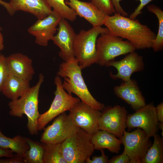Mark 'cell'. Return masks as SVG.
I'll return each mask as SVG.
<instances>
[{
	"instance_id": "cell-1",
	"label": "cell",
	"mask_w": 163,
	"mask_h": 163,
	"mask_svg": "<svg viewBox=\"0 0 163 163\" xmlns=\"http://www.w3.org/2000/svg\"><path fill=\"white\" fill-rule=\"evenodd\" d=\"M111 35L126 39L136 50L152 48L156 34L147 25L115 13L107 15L104 22Z\"/></svg>"
},
{
	"instance_id": "cell-2",
	"label": "cell",
	"mask_w": 163,
	"mask_h": 163,
	"mask_svg": "<svg viewBox=\"0 0 163 163\" xmlns=\"http://www.w3.org/2000/svg\"><path fill=\"white\" fill-rule=\"evenodd\" d=\"M82 70L74 58L60 64L57 75L64 78L62 86L69 94H74L92 108L102 111L104 105L97 101L90 93L83 78Z\"/></svg>"
},
{
	"instance_id": "cell-3",
	"label": "cell",
	"mask_w": 163,
	"mask_h": 163,
	"mask_svg": "<svg viewBox=\"0 0 163 163\" xmlns=\"http://www.w3.org/2000/svg\"><path fill=\"white\" fill-rule=\"evenodd\" d=\"M44 76L39 75V80L34 86L30 87L18 98L11 100L8 104L11 116L21 118L24 115L27 117V128L31 136L38 134L37 121L40 114L38 111V97Z\"/></svg>"
},
{
	"instance_id": "cell-4",
	"label": "cell",
	"mask_w": 163,
	"mask_h": 163,
	"mask_svg": "<svg viewBox=\"0 0 163 163\" xmlns=\"http://www.w3.org/2000/svg\"><path fill=\"white\" fill-rule=\"evenodd\" d=\"M109 32L107 27L97 26L93 27L88 30H82L76 34L74 44V54L82 69L97 63V39L100 34Z\"/></svg>"
},
{
	"instance_id": "cell-5",
	"label": "cell",
	"mask_w": 163,
	"mask_h": 163,
	"mask_svg": "<svg viewBox=\"0 0 163 163\" xmlns=\"http://www.w3.org/2000/svg\"><path fill=\"white\" fill-rule=\"evenodd\" d=\"M92 134L79 128L61 143L64 157L67 163H84L95 150Z\"/></svg>"
},
{
	"instance_id": "cell-6",
	"label": "cell",
	"mask_w": 163,
	"mask_h": 163,
	"mask_svg": "<svg viewBox=\"0 0 163 163\" xmlns=\"http://www.w3.org/2000/svg\"><path fill=\"white\" fill-rule=\"evenodd\" d=\"M97 60V63L106 67L117 57L135 51L136 49L128 40H124L109 32L98 37L96 42Z\"/></svg>"
},
{
	"instance_id": "cell-7",
	"label": "cell",
	"mask_w": 163,
	"mask_h": 163,
	"mask_svg": "<svg viewBox=\"0 0 163 163\" xmlns=\"http://www.w3.org/2000/svg\"><path fill=\"white\" fill-rule=\"evenodd\" d=\"M62 83L61 77L57 75L54 79L56 88L55 97L49 109L40 115L37 121L38 131L43 129L49 122L59 115L70 111L80 101L79 98L73 97L65 90Z\"/></svg>"
},
{
	"instance_id": "cell-8",
	"label": "cell",
	"mask_w": 163,
	"mask_h": 163,
	"mask_svg": "<svg viewBox=\"0 0 163 163\" xmlns=\"http://www.w3.org/2000/svg\"><path fill=\"white\" fill-rule=\"evenodd\" d=\"M120 140L129 158V163H141L152 144L145 132L139 128L131 132L125 130Z\"/></svg>"
},
{
	"instance_id": "cell-9",
	"label": "cell",
	"mask_w": 163,
	"mask_h": 163,
	"mask_svg": "<svg viewBox=\"0 0 163 163\" xmlns=\"http://www.w3.org/2000/svg\"><path fill=\"white\" fill-rule=\"evenodd\" d=\"M55 118L51 125L43 129L40 142L46 144L61 143L79 128L65 112Z\"/></svg>"
},
{
	"instance_id": "cell-10",
	"label": "cell",
	"mask_w": 163,
	"mask_h": 163,
	"mask_svg": "<svg viewBox=\"0 0 163 163\" xmlns=\"http://www.w3.org/2000/svg\"><path fill=\"white\" fill-rule=\"evenodd\" d=\"M99 119L100 129L112 133L121 139L127 127V112L125 107L119 105L105 107Z\"/></svg>"
},
{
	"instance_id": "cell-11",
	"label": "cell",
	"mask_w": 163,
	"mask_h": 163,
	"mask_svg": "<svg viewBox=\"0 0 163 163\" xmlns=\"http://www.w3.org/2000/svg\"><path fill=\"white\" fill-rule=\"evenodd\" d=\"M158 122L156 107L152 103L146 104L126 117L127 127L141 128L150 138L156 133Z\"/></svg>"
},
{
	"instance_id": "cell-12",
	"label": "cell",
	"mask_w": 163,
	"mask_h": 163,
	"mask_svg": "<svg viewBox=\"0 0 163 163\" xmlns=\"http://www.w3.org/2000/svg\"><path fill=\"white\" fill-rule=\"evenodd\" d=\"M101 113V111L80 101L69 111L68 115L75 125L93 134L100 129L98 121Z\"/></svg>"
},
{
	"instance_id": "cell-13",
	"label": "cell",
	"mask_w": 163,
	"mask_h": 163,
	"mask_svg": "<svg viewBox=\"0 0 163 163\" xmlns=\"http://www.w3.org/2000/svg\"><path fill=\"white\" fill-rule=\"evenodd\" d=\"M110 66L114 67L117 70L116 74L110 73V75L112 79H120L123 82L130 83L132 81L131 75L135 72L142 71L144 63L143 57L134 51L127 54L120 60L110 62L106 67Z\"/></svg>"
},
{
	"instance_id": "cell-14",
	"label": "cell",
	"mask_w": 163,
	"mask_h": 163,
	"mask_svg": "<svg viewBox=\"0 0 163 163\" xmlns=\"http://www.w3.org/2000/svg\"><path fill=\"white\" fill-rule=\"evenodd\" d=\"M62 18L55 11H52L47 17L37 20L28 29L29 33L35 37V43L43 46L48 45L56 32L57 27Z\"/></svg>"
},
{
	"instance_id": "cell-15",
	"label": "cell",
	"mask_w": 163,
	"mask_h": 163,
	"mask_svg": "<svg viewBox=\"0 0 163 163\" xmlns=\"http://www.w3.org/2000/svg\"><path fill=\"white\" fill-rule=\"evenodd\" d=\"M67 21L62 18L58 25V32L52 39L59 48V56L64 61L75 58L73 46L76 34Z\"/></svg>"
},
{
	"instance_id": "cell-16",
	"label": "cell",
	"mask_w": 163,
	"mask_h": 163,
	"mask_svg": "<svg viewBox=\"0 0 163 163\" xmlns=\"http://www.w3.org/2000/svg\"><path fill=\"white\" fill-rule=\"evenodd\" d=\"M115 94L124 101L136 111L146 104L145 99L136 80L132 79L130 83L124 82L113 88Z\"/></svg>"
},
{
	"instance_id": "cell-17",
	"label": "cell",
	"mask_w": 163,
	"mask_h": 163,
	"mask_svg": "<svg viewBox=\"0 0 163 163\" xmlns=\"http://www.w3.org/2000/svg\"><path fill=\"white\" fill-rule=\"evenodd\" d=\"M65 3L72 9L77 15L82 17L93 27L102 26L106 16L109 15L101 11L91 2L79 0H68Z\"/></svg>"
},
{
	"instance_id": "cell-18",
	"label": "cell",
	"mask_w": 163,
	"mask_h": 163,
	"mask_svg": "<svg viewBox=\"0 0 163 163\" xmlns=\"http://www.w3.org/2000/svg\"><path fill=\"white\" fill-rule=\"evenodd\" d=\"M9 72L30 81L34 74L32 60L20 53H14L6 57Z\"/></svg>"
},
{
	"instance_id": "cell-19",
	"label": "cell",
	"mask_w": 163,
	"mask_h": 163,
	"mask_svg": "<svg viewBox=\"0 0 163 163\" xmlns=\"http://www.w3.org/2000/svg\"><path fill=\"white\" fill-rule=\"evenodd\" d=\"M9 3L14 14L19 11L26 12L37 19L45 18L53 11L47 0H11Z\"/></svg>"
},
{
	"instance_id": "cell-20",
	"label": "cell",
	"mask_w": 163,
	"mask_h": 163,
	"mask_svg": "<svg viewBox=\"0 0 163 163\" xmlns=\"http://www.w3.org/2000/svg\"><path fill=\"white\" fill-rule=\"evenodd\" d=\"M30 87V81L9 72L1 92L11 100H14L20 97Z\"/></svg>"
},
{
	"instance_id": "cell-21",
	"label": "cell",
	"mask_w": 163,
	"mask_h": 163,
	"mask_svg": "<svg viewBox=\"0 0 163 163\" xmlns=\"http://www.w3.org/2000/svg\"><path fill=\"white\" fill-rule=\"evenodd\" d=\"M92 141L95 150L107 149L116 153H119L121 150V140L105 130L99 129L92 134Z\"/></svg>"
},
{
	"instance_id": "cell-22",
	"label": "cell",
	"mask_w": 163,
	"mask_h": 163,
	"mask_svg": "<svg viewBox=\"0 0 163 163\" xmlns=\"http://www.w3.org/2000/svg\"><path fill=\"white\" fill-rule=\"evenodd\" d=\"M0 147L11 150L23 158L29 146L26 137L18 135L12 138L8 137L2 133L0 128Z\"/></svg>"
},
{
	"instance_id": "cell-23",
	"label": "cell",
	"mask_w": 163,
	"mask_h": 163,
	"mask_svg": "<svg viewBox=\"0 0 163 163\" xmlns=\"http://www.w3.org/2000/svg\"><path fill=\"white\" fill-rule=\"evenodd\" d=\"M154 142L141 160V163H163V138L156 133Z\"/></svg>"
},
{
	"instance_id": "cell-24",
	"label": "cell",
	"mask_w": 163,
	"mask_h": 163,
	"mask_svg": "<svg viewBox=\"0 0 163 163\" xmlns=\"http://www.w3.org/2000/svg\"><path fill=\"white\" fill-rule=\"evenodd\" d=\"M29 149L24 154L23 158L25 163H43L44 149L42 144L26 137Z\"/></svg>"
},
{
	"instance_id": "cell-25",
	"label": "cell",
	"mask_w": 163,
	"mask_h": 163,
	"mask_svg": "<svg viewBox=\"0 0 163 163\" xmlns=\"http://www.w3.org/2000/svg\"><path fill=\"white\" fill-rule=\"evenodd\" d=\"M42 143L44 149L43 163H67L63 155L61 143Z\"/></svg>"
},
{
	"instance_id": "cell-26",
	"label": "cell",
	"mask_w": 163,
	"mask_h": 163,
	"mask_svg": "<svg viewBox=\"0 0 163 163\" xmlns=\"http://www.w3.org/2000/svg\"><path fill=\"white\" fill-rule=\"evenodd\" d=\"M149 11L155 15L158 21V32L154 40L152 47L155 52H157L163 48V11L160 8L154 5L147 7Z\"/></svg>"
},
{
	"instance_id": "cell-27",
	"label": "cell",
	"mask_w": 163,
	"mask_h": 163,
	"mask_svg": "<svg viewBox=\"0 0 163 163\" xmlns=\"http://www.w3.org/2000/svg\"><path fill=\"white\" fill-rule=\"evenodd\" d=\"M53 11L62 18L71 21H75L77 14L75 12L65 3V0H47Z\"/></svg>"
},
{
	"instance_id": "cell-28",
	"label": "cell",
	"mask_w": 163,
	"mask_h": 163,
	"mask_svg": "<svg viewBox=\"0 0 163 163\" xmlns=\"http://www.w3.org/2000/svg\"><path fill=\"white\" fill-rule=\"evenodd\" d=\"M91 2L101 11L108 15L116 13L111 0H91Z\"/></svg>"
},
{
	"instance_id": "cell-29",
	"label": "cell",
	"mask_w": 163,
	"mask_h": 163,
	"mask_svg": "<svg viewBox=\"0 0 163 163\" xmlns=\"http://www.w3.org/2000/svg\"><path fill=\"white\" fill-rule=\"evenodd\" d=\"M9 73L6 57L0 53V92L3 84Z\"/></svg>"
},
{
	"instance_id": "cell-30",
	"label": "cell",
	"mask_w": 163,
	"mask_h": 163,
	"mask_svg": "<svg viewBox=\"0 0 163 163\" xmlns=\"http://www.w3.org/2000/svg\"><path fill=\"white\" fill-rule=\"evenodd\" d=\"M101 154V156L93 157L92 159L90 158L88 159L86 163H109V160L108 157L106 156L104 153L103 149L100 150Z\"/></svg>"
},
{
	"instance_id": "cell-31",
	"label": "cell",
	"mask_w": 163,
	"mask_h": 163,
	"mask_svg": "<svg viewBox=\"0 0 163 163\" xmlns=\"http://www.w3.org/2000/svg\"><path fill=\"white\" fill-rule=\"evenodd\" d=\"M140 3L139 6L135 9L134 11L130 15L129 18L133 19H135L136 18L142 13V10L144 7L149 3L153 0H139Z\"/></svg>"
},
{
	"instance_id": "cell-32",
	"label": "cell",
	"mask_w": 163,
	"mask_h": 163,
	"mask_svg": "<svg viewBox=\"0 0 163 163\" xmlns=\"http://www.w3.org/2000/svg\"><path fill=\"white\" fill-rule=\"evenodd\" d=\"M129 160L128 155L123 151L121 154L113 156L109 160V163H129Z\"/></svg>"
},
{
	"instance_id": "cell-33",
	"label": "cell",
	"mask_w": 163,
	"mask_h": 163,
	"mask_svg": "<svg viewBox=\"0 0 163 163\" xmlns=\"http://www.w3.org/2000/svg\"><path fill=\"white\" fill-rule=\"evenodd\" d=\"M0 163H25L23 157L16 154L5 159H0Z\"/></svg>"
},
{
	"instance_id": "cell-34",
	"label": "cell",
	"mask_w": 163,
	"mask_h": 163,
	"mask_svg": "<svg viewBox=\"0 0 163 163\" xmlns=\"http://www.w3.org/2000/svg\"><path fill=\"white\" fill-rule=\"evenodd\" d=\"M122 0H111L113 5L116 13L121 15L126 16L128 15L127 13L123 8L120 4V2Z\"/></svg>"
},
{
	"instance_id": "cell-35",
	"label": "cell",
	"mask_w": 163,
	"mask_h": 163,
	"mask_svg": "<svg viewBox=\"0 0 163 163\" xmlns=\"http://www.w3.org/2000/svg\"><path fill=\"white\" fill-rule=\"evenodd\" d=\"M156 114L158 122L163 123V103L161 102L156 107Z\"/></svg>"
},
{
	"instance_id": "cell-36",
	"label": "cell",
	"mask_w": 163,
	"mask_h": 163,
	"mask_svg": "<svg viewBox=\"0 0 163 163\" xmlns=\"http://www.w3.org/2000/svg\"><path fill=\"white\" fill-rule=\"evenodd\" d=\"M13 153L10 149L0 147V158L3 157H11L13 155Z\"/></svg>"
},
{
	"instance_id": "cell-37",
	"label": "cell",
	"mask_w": 163,
	"mask_h": 163,
	"mask_svg": "<svg viewBox=\"0 0 163 163\" xmlns=\"http://www.w3.org/2000/svg\"><path fill=\"white\" fill-rule=\"evenodd\" d=\"M0 5L5 8L8 12L10 15H12L14 14L9 3L6 2L2 0H0Z\"/></svg>"
},
{
	"instance_id": "cell-38",
	"label": "cell",
	"mask_w": 163,
	"mask_h": 163,
	"mask_svg": "<svg viewBox=\"0 0 163 163\" xmlns=\"http://www.w3.org/2000/svg\"><path fill=\"white\" fill-rule=\"evenodd\" d=\"M4 47L3 35L0 32V51L2 50Z\"/></svg>"
},
{
	"instance_id": "cell-39",
	"label": "cell",
	"mask_w": 163,
	"mask_h": 163,
	"mask_svg": "<svg viewBox=\"0 0 163 163\" xmlns=\"http://www.w3.org/2000/svg\"><path fill=\"white\" fill-rule=\"evenodd\" d=\"M158 127L162 131L161 135L162 136V137L163 138V123L161 122H158Z\"/></svg>"
},
{
	"instance_id": "cell-40",
	"label": "cell",
	"mask_w": 163,
	"mask_h": 163,
	"mask_svg": "<svg viewBox=\"0 0 163 163\" xmlns=\"http://www.w3.org/2000/svg\"><path fill=\"white\" fill-rule=\"evenodd\" d=\"M2 30V28L1 27H0V31Z\"/></svg>"
}]
</instances>
